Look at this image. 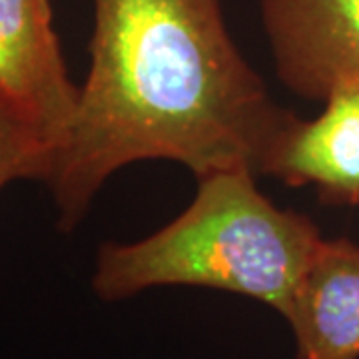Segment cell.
Instances as JSON below:
<instances>
[{
    "label": "cell",
    "mask_w": 359,
    "mask_h": 359,
    "mask_svg": "<svg viewBox=\"0 0 359 359\" xmlns=\"http://www.w3.org/2000/svg\"><path fill=\"white\" fill-rule=\"evenodd\" d=\"M323 102L316 120L290 116L259 174L287 186H316L330 204L359 205V84H337Z\"/></svg>",
    "instance_id": "5b68a950"
},
{
    "label": "cell",
    "mask_w": 359,
    "mask_h": 359,
    "mask_svg": "<svg viewBox=\"0 0 359 359\" xmlns=\"http://www.w3.org/2000/svg\"><path fill=\"white\" fill-rule=\"evenodd\" d=\"M88 76L46 186L58 228L86 216L104 182L140 160L196 178L259 166L292 112L231 39L219 0H90Z\"/></svg>",
    "instance_id": "6da1fadb"
},
{
    "label": "cell",
    "mask_w": 359,
    "mask_h": 359,
    "mask_svg": "<svg viewBox=\"0 0 359 359\" xmlns=\"http://www.w3.org/2000/svg\"><path fill=\"white\" fill-rule=\"evenodd\" d=\"M78 92L54 30L50 0H0V104L34 130L54 158L72 126Z\"/></svg>",
    "instance_id": "3957f363"
},
{
    "label": "cell",
    "mask_w": 359,
    "mask_h": 359,
    "mask_svg": "<svg viewBox=\"0 0 359 359\" xmlns=\"http://www.w3.org/2000/svg\"><path fill=\"white\" fill-rule=\"evenodd\" d=\"M283 318L297 359H359V244L323 240Z\"/></svg>",
    "instance_id": "8992f818"
},
{
    "label": "cell",
    "mask_w": 359,
    "mask_h": 359,
    "mask_svg": "<svg viewBox=\"0 0 359 359\" xmlns=\"http://www.w3.org/2000/svg\"><path fill=\"white\" fill-rule=\"evenodd\" d=\"M256 172L226 168L198 176L192 204L162 230L132 244H104L92 290L120 302L160 285L245 295L285 316L323 242L304 214L257 190Z\"/></svg>",
    "instance_id": "7a4b0ae2"
},
{
    "label": "cell",
    "mask_w": 359,
    "mask_h": 359,
    "mask_svg": "<svg viewBox=\"0 0 359 359\" xmlns=\"http://www.w3.org/2000/svg\"><path fill=\"white\" fill-rule=\"evenodd\" d=\"M52 164L50 146L0 104V192L18 180L46 184Z\"/></svg>",
    "instance_id": "52a82bcc"
},
{
    "label": "cell",
    "mask_w": 359,
    "mask_h": 359,
    "mask_svg": "<svg viewBox=\"0 0 359 359\" xmlns=\"http://www.w3.org/2000/svg\"><path fill=\"white\" fill-rule=\"evenodd\" d=\"M262 22L292 92L323 100L341 82L359 84V0H262Z\"/></svg>",
    "instance_id": "277c9868"
}]
</instances>
